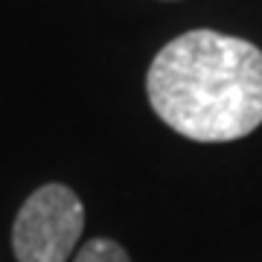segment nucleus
Wrapping results in <instances>:
<instances>
[{
  "instance_id": "1",
  "label": "nucleus",
  "mask_w": 262,
  "mask_h": 262,
  "mask_svg": "<svg viewBox=\"0 0 262 262\" xmlns=\"http://www.w3.org/2000/svg\"><path fill=\"white\" fill-rule=\"evenodd\" d=\"M146 96L187 140H239L262 122V50L213 29L184 32L155 56Z\"/></svg>"
},
{
  "instance_id": "2",
  "label": "nucleus",
  "mask_w": 262,
  "mask_h": 262,
  "mask_svg": "<svg viewBox=\"0 0 262 262\" xmlns=\"http://www.w3.org/2000/svg\"><path fill=\"white\" fill-rule=\"evenodd\" d=\"M84 207L70 187L44 184L24 201L12 227L18 262H67L82 239Z\"/></svg>"
},
{
  "instance_id": "3",
  "label": "nucleus",
  "mask_w": 262,
  "mask_h": 262,
  "mask_svg": "<svg viewBox=\"0 0 262 262\" xmlns=\"http://www.w3.org/2000/svg\"><path fill=\"white\" fill-rule=\"evenodd\" d=\"M73 262H131L122 245L114 239H91L82 245V251L73 256Z\"/></svg>"
}]
</instances>
